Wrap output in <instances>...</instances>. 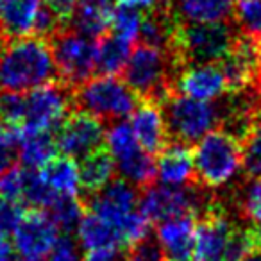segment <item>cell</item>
Returning a JSON list of instances; mask_svg holds the SVG:
<instances>
[{"mask_svg":"<svg viewBox=\"0 0 261 261\" xmlns=\"http://www.w3.org/2000/svg\"><path fill=\"white\" fill-rule=\"evenodd\" d=\"M58 75L50 43L45 38L27 36L15 40L0 52V91H33L54 83Z\"/></svg>","mask_w":261,"mask_h":261,"instance_id":"1","label":"cell"},{"mask_svg":"<svg viewBox=\"0 0 261 261\" xmlns=\"http://www.w3.org/2000/svg\"><path fill=\"white\" fill-rule=\"evenodd\" d=\"M181 72L170 52L140 43L133 50L125 68L123 83L135 91L140 102L163 106L174 91L175 75Z\"/></svg>","mask_w":261,"mask_h":261,"instance_id":"2","label":"cell"},{"mask_svg":"<svg viewBox=\"0 0 261 261\" xmlns=\"http://www.w3.org/2000/svg\"><path fill=\"white\" fill-rule=\"evenodd\" d=\"M238 34L229 22L181 23L175 29L170 54L181 70L193 65H217L231 52Z\"/></svg>","mask_w":261,"mask_h":261,"instance_id":"3","label":"cell"},{"mask_svg":"<svg viewBox=\"0 0 261 261\" xmlns=\"http://www.w3.org/2000/svg\"><path fill=\"white\" fill-rule=\"evenodd\" d=\"M197 181L210 190L224 188L242 170V143L222 129L211 130L193 150Z\"/></svg>","mask_w":261,"mask_h":261,"instance_id":"4","label":"cell"},{"mask_svg":"<svg viewBox=\"0 0 261 261\" xmlns=\"http://www.w3.org/2000/svg\"><path fill=\"white\" fill-rule=\"evenodd\" d=\"M140 98L118 77L97 75L73 90V106L102 120L120 122L130 116L138 108Z\"/></svg>","mask_w":261,"mask_h":261,"instance_id":"5","label":"cell"},{"mask_svg":"<svg viewBox=\"0 0 261 261\" xmlns=\"http://www.w3.org/2000/svg\"><path fill=\"white\" fill-rule=\"evenodd\" d=\"M161 109L170 142H179L185 145L199 143L204 136H207L222 123L220 106H215V102L188 98L179 93H172Z\"/></svg>","mask_w":261,"mask_h":261,"instance_id":"6","label":"cell"},{"mask_svg":"<svg viewBox=\"0 0 261 261\" xmlns=\"http://www.w3.org/2000/svg\"><path fill=\"white\" fill-rule=\"evenodd\" d=\"M50 48L61 83L72 90L90 81L91 73L97 72V40L73 29H59L50 36Z\"/></svg>","mask_w":261,"mask_h":261,"instance_id":"7","label":"cell"},{"mask_svg":"<svg viewBox=\"0 0 261 261\" xmlns=\"http://www.w3.org/2000/svg\"><path fill=\"white\" fill-rule=\"evenodd\" d=\"M73 106V90L66 84L50 83L23 97V130L50 133L59 129Z\"/></svg>","mask_w":261,"mask_h":261,"instance_id":"8","label":"cell"},{"mask_svg":"<svg viewBox=\"0 0 261 261\" xmlns=\"http://www.w3.org/2000/svg\"><path fill=\"white\" fill-rule=\"evenodd\" d=\"M106 140L104 125L98 118L88 113L77 111L70 115L59 127L58 150H61L66 158L72 160H84L90 154L102 149Z\"/></svg>","mask_w":261,"mask_h":261,"instance_id":"9","label":"cell"},{"mask_svg":"<svg viewBox=\"0 0 261 261\" xmlns=\"http://www.w3.org/2000/svg\"><path fill=\"white\" fill-rule=\"evenodd\" d=\"M218 65L227 81L229 93L256 86L261 81V43L240 33L231 52Z\"/></svg>","mask_w":261,"mask_h":261,"instance_id":"10","label":"cell"},{"mask_svg":"<svg viewBox=\"0 0 261 261\" xmlns=\"http://www.w3.org/2000/svg\"><path fill=\"white\" fill-rule=\"evenodd\" d=\"M236 224L222 202L213 206L195 225V249L192 261H224L225 247Z\"/></svg>","mask_w":261,"mask_h":261,"instance_id":"11","label":"cell"},{"mask_svg":"<svg viewBox=\"0 0 261 261\" xmlns=\"http://www.w3.org/2000/svg\"><path fill=\"white\" fill-rule=\"evenodd\" d=\"M58 238V227L48 213L41 210H29L13 232V245L22 257L41 259L50 252Z\"/></svg>","mask_w":261,"mask_h":261,"instance_id":"12","label":"cell"},{"mask_svg":"<svg viewBox=\"0 0 261 261\" xmlns=\"http://www.w3.org/2000/svg\"><path fill=\"white\" fill-rule=\"evenodd\" d=\"M138 204L140 195L136 186L129 185L123 179H113L106 188H102L100 192L93 193V195H88L86 199V206L90 213L109 222L116 229L129 215H133L138 210L136 207Z\"/></svg>","mask_w":261,"mask_h":261,"instance_id":"13","label":"cell"},{"mask_svg":"<svg viewBox=\"0 0 261 261\" xmlns=\"http://www.w3.org/2000/svg\"><path fill=\"white\" fill-rule=\"evenodd\" d=\"M174 91L188 98L213 102L229 93L227 81L220 65H193L186 66L175 75Z\"/></svg>","mask_w":261,"mask_h":261,"instance_id":"14","label":"cell"},{"mask_svg":"<svg viewBox=\"0 0 261 261\" xmlns=\"http://www.w3.org/2000/svg\"><path fill=\"white\" fill-rule=\"evenodd\" d=\"M129 123L145 152L160 154L170 142L163 109L154 102H140L136 111L130 115Z\"/></svg>","mask_w":261,"mask_h":261,"instance_id":"15","label":"cell"},{"mask_svg":"<svg viewBox=\"0 0 261 261\" xmlns=\"http://www.w3.org/2000/svg\"><path fill=\"white\" fill-rule=\"evenodd\" d=\"M238 0H165L170 15L181 23H224L234 16Z\"/></svg>","mask_w":261,"mask_h":261,"instance_id":"16","label":"cell"},{"mask_svg":"<svg viewBox=\"0 0 261 261\" xmlns=\"http://www.w3.org/2000/svg\"><path fill=\"white\" fill-rule=\"evenodd\" d=\"M156 168L158 179L163 186L179 188L197 182L193 150L185 143L168 142L167 147L158 154Z\"/></svg>","mask_w":261,"mask_h":261,"instance_id":"17","label":"cell"},{"mask_svg":"<svg viewBox=\"0 0 261 261\" xmlns=\"http://www.w3.org/2000/svg\"><path fill=\"white\" fill-rule=\"evenodd\" d=\"M195 217H179L158 225L156 240L167 261H192L195 249Z\"/></svg>","mask_w":261,"mask_h":261,"instance_id":"18","label":"cell"},{"mask_svg":"<svg viewBox=\"0 0 261 261\" xmlns=\"http://www.w3.org/2000/svg\"><path fill=\"white\" fill-rule=\"evenodd\" d=\"M41 0H0V34L4 40L34 34L41 13Z\"/></svg>","mask_w":261,"mask_h":261,"instance_id":"19","label":"cell"},{"mask_svg":"<svg viewBox=\"0 0 261 261\" xmlns=\"http://www.w3.org/2000/svg\"><path fill=\"white\" fill-rule=\"evenodd\" d=\"M116 0H81L70 18V29L91 40H100L111 27Z\"/></svg>","mask_w":261,"mask_h":261,"instance_id":"20","label":"cell"},{"mask_svg":"<svg viewBox=\"0 0 261 261\" xmlns=\"http://www.w3.org/2000/svg\"><path fill=\"white\" fill-rule=\"evenodd\" d=\"M177 25L179 23L174 20V16L170 15V11L163 2V4H160L158 8L150 9L143 15L142 29H140L142 43L170 52Z\"/></svg>","mask_w":261,"mask_h":261,"instance_id":"21","label":"cell"},{"mask_svg":"<svg viewBox=\"0 0 261 261\" xmlns=\"http://www.w3.org/2000/svg\"><path fill=\"white\" fill-rule=\"evenodd\" d=\"M18 158L27 170H41L56 156L58 143L50 133L43 130H23L20 133Z\"/></svg>","mask_w":261,"mask_h":261,"instance_id":"22","label":"cell"},{"mask_svg":"<svg viewBox=\"0 0 261 261\" xmlns=\"http://www.w3.org/2000/svg\"><path fill=\"white\" fill-rule=\"evenodd\" d=\"M77 236H79L81 247H84L88 252L108 249L116 250L120 245H123L118 229L93 213L84 215L79 227H77Z\"/></svg>","mask_w":261,"mask_h":261,"instance_id":"23","label":"cell"},{"mask_svg":"<svg viewBox=\"0 0 261 261\" xmlns=\"http://www.w3.org/2000/svg\"><path fill=\"white\" fill-rule=\"evenodd\" d=\"M116 172V165L113 161L111 154L108 150L100 149L97 152L90 154L79 163V177H81V188L88 193L100 192L102 188L113 181V175Z\"/></svg>","mask_w":261,"mask_h":261,"instance_id":"24","label":"cell"},{"mask_svg":"<svg viewBox=\"0 0 261 261\" xmlns=\"http://www.w3.org/2000/svg\"><path fill=\"white\" fill-rule=\"evenodd\" d=\"M133 54V41L116 34H106L97 40V72L100 75L116 77L123 72Z\"/></svg>","mask_w":261,"mask_h":261,"instance_id":"25","label":"cell"},{"mask_svg":"<svg viewBox=\"0 0 261 261\" xmlns=\"http://www.w3.org/2000/svg\"><path fill=\"white\" fill-rule=\"evenodd\" d=\"M40 174L47 181L56 195L77 197L81 192V177L79 165L72 158H54L45 168H41Z\"/></svg>","mask_w":261,"mask_h":261,"instance_id":"26","label":"cell"},{"mask_svg":"<svg viewBox=\"0 0 261 261\" xmlns=\"http://www.w3.org/2000/svg\"><path fill=\"white\" fill-rule=\"evenodd\" d=\"M106 145L115 165L123 163L143 150L127 122H116L106 130Z\"/></svg>","mask_w":261,"mask_h":261,"instance_id":"27","label":"cell"},{"mask_svg":"<svg viewBox=\"0 0 261 261\" xmlns=\"http://www.w3.org/2000/svg\"><path fill=\"white\" fill-rule=\"evenodd\" d=\"M47 213L56 227L68 234L79 227L81 220L84 218V206L77 197L58 195L47 207Z\"/></svg>","mask_w":261,"mask_h":261,"instance_id":"28","label":"cell"},{"mask_svg":"<svg viewBox=\"0 0 261 261\" xmlns=\"http://www.w3.org/2000/svg\"><path fill=\"white\" fill-rule=\"evenodd\" d=\"M242 170L249 179H261V116L242 142Z\"/></svg>","mask_w":261,"mask_h":261,"instance_id":"29","label":"cell"},{"mask_svg":"<svg viewBox=\"0 0 261 261\" xmlns=\"http://www.w3.org/2000/svg\"><path fill=\"white\" fill-rule=\"evenodd\" d=\"M23 170L25 172H23L22 200L33 210L48 207L58 195L52 192V188L47 185V181L40 174V170H27V168H23Z\"/></svg>","mask_w":261,"mask_h":261,"instance_id":"30","label":"cell"},{"mask_svg":"<svg viewBox=\"0 0 261 261\" xmlns=\"http://www.w3.org/2000/svg\"><path fill=\"white\" fill-rule=\"evenodd\" d=\"M234 20L243 36L261 43V0H238Z\"/></svg>","mask_w":261,"mask_h":261,"instance_id":"31","label":"cell"},{"mask_svg":"<svg viewBox=\"0 0 261 261\" xmlns=\"http://www.w3.org/2000/svg\"><path fill=\"white\" fill-rule=\"evenodd\" d=\"M142 22H143V13L140 9L118 4L115 13H113V20H111L113 34L135 43V40L140 36Z\"/></svg>","mask_w":261,"mask_h":261,"instance_id":"32","label":"cell"},{"mask_svg":"<svg viewBox=\"0 0 261 261\" xmlns=\"http://www.w3.org/2000/svg\"><path fill=\"white\" fill-rule=\"evenodd\" d=\"M236 210L242 218H249L254 224L261 222V179H250L247 186H243Z\"/></svg>","mask_w":261,"mask_h":261,"instance_id":"33","label":"cell"},{"mask_svg":"<svg viewBox=\"0 0 261 261\" xmlns=\"http://www.w3.org/2000/svg\"><path fill=\"white\" fill-rule=\"evenodd\" d=\"M149 231H150V220L140 210H136L133 215H129L118 227V232L123 240V245H129V247L149 238L150 234Z\"/></svg>","mask_w":261,"mask_h":261,"instance_id":"34","label":"cell"},{"mask_svg":"<svg viewBox=\"0 0 261 261\" xmlns=\"http://www.w3.org/2000/svg\"><path fill=\"white\" fill-rule=\"evenodd\" d=\"M20 133H22V127L0 123V174H4L13 167L16 145L20 143Z\"/></svg>","mask_w":261,"mask_h":261,"instance_id":"35","label":"cell"},{"mask_svg":"<svg viewBox=\"0 0 261 261\" xmlns=\"http://www.w3.org/2000/svg\"><path fill=\"white\" fill-rule=\"evenodd\" d=\"M23 168L11 167L4 174H0V200L18 202L23 192Z\"/></svg>","mask_w":261,"mask_h":261,"instance_id":"36","label":"cell"},{"mask_svg":"<svg viewBox=\"0 0 261 261\" xmlns=\"http://www.w3.org/2000/svg\"><path fill=\"white\" fill-rule=\"evenodd\" d=\"M254 250L252 240H250L249 229H242L236 225L234 231L229 236L227 247H225L224 261H243Z\"/></svg>","mask_w":261,"mask_h":261,"instance_id":"37","label":"cell"},{"mask_svg":"<svg viewBox=\"0 0 261 261\" xmlns=\"http://www.w3.org/2000/svg\"><path fill=\"white\" fill-rule=\"evenodd\" d=\"M0 118L2 123L22 127L23 122V95L2 93L0 95Z\"/></svg>","mask_w":261,"mask_h":261,"instance_id":"38","label":"cell"},{"mask_svg":"<svg viewBox=\"0 0 261 261\" xmlns=\"http://www.w3.org/2000/svg\"><path fill=\"white\" fill-rule=\"evenodd\" d=\"M123 261H167V257L158 240H152L149 236L143 242L129 247L127 254L123 256Z\"/></svg>","mask_w":261,"mask_h":261,"instance_id":"39","label":"cell"},{"mask_svg":"<svg viewBox=\"0 0 261 261\" xmlns=\"http://www.w3.org/2000/svg\"><path fill=\"white\" fill-rule=\"evenodd\" d=\"M47 261H83L81 243L70 234H61L47 254Z\"/></svg>","mask_w":261,"mask_h":261,"instance_id":"40","label":"cell"},{"mask_svg":"<svg viewBox=\"0 0 261 261\" xmlns=\"http://www.w3.org/2000/svg\"><path fill=\"white\" fill-rule=\"evenodd\" d=\"M79 2L81 0H45L47 8L54 13L56 18L61 23L70 22V18H72L73 13H75Z\"/></svg>","mask_w":261,"mask_h":261,"instance_id":"41","label":"cell"},{"mask_svg":"<svg viewBox=\"0 0 261 261\" xmlns=\"http://www.w3.org/2000/svg\"><path fill=\"white\" fill-rule=\"evenodd\" d=\"M83 261H123V257L120 256L115 249H108V250H93V252H88V256L83 257Z\"/></svg>","mask_w":261,"mask_h":261,"instance_id":"42","label":"cell"},{"mask_svg":"<svg viewBox=\"0 0 261 261\" xmlns=\"http://www.w3.org/2000/svg\"><path fill=\"white\" fill-rule=\"evenodd\" d=\"M165 0H118V4L122 6H129V8H136V9H147V11H150V9L158 8L160 4H163Z\"/></svg>","mask_w":261,"mask_h":261,"instance_id":"43","label":"cell"},{"mask_svg":"<svg viewBox=\"0 0 261 261\" xmlns=\"http://www.w3.org/2000/svg\"><path fill=\"white\" fill-rule=\"evenodd\" d=\"M15 245L6 236H0V261H13L15 259Z\"/></svg>","mask_w":261,"mask_h":261,"instance_id":"44","label":"cell"},{"mask_svg":"<svg viewBox=\"0 0 261 261\" xmlns=\"http://www.w3.org/2000/svg\"><path fill=\"white\" fill-rule=\"evenodd\" d=\"M249 234H250V240H252L254 249L261 250V222H256L254 225H250Z\"/></svg>","mask_w":261,"mask_h":261,"instance_id":"45","label":"cell"},{"mask_svg":"<svg viewBox=\"0 0 261 261\" xmlns=\"http://www.w3.org/2000/svg\"><path fill=\"white\" fill-rule=\"evenodd\" d=\"M243 261H261V250H257V249H254L252 252L249 254V256L245 257Z\"/></svg>","mask_w":261,"mask_h":261,"instance_id":"46","label":"cell"},{"mask_svg":"<svg viewBox=\"0 0 261 261\" xmlns=\"http://www.w3.org/2000/svg\"><path fill=\"white\" fill-rule=\"evenodd\" d=\"M20 261H40V259H33V257H22Z\"/></svg>","mask_w":261,"mask_h":261,"instance_id":"47","label":"cell"},{"mask_svg":"<svg viewBox=\"0 0 261 261\" xmlns=\"http://www.w3.org/2000/svg\"><path fill=\"white\" fill-rule=\"evenodd\" d=\"M0 236H2V232H0Z\"/></svg>","mask_w":261,"mask_h":261,"instance_id":"48","label":"cell"},{"mask_svg":"<svg viewBox=\"0 0 261 261\" xmlns=\"http://www.w3.org/2000/svg\"><path fill=\"white\" fill-rule=\"evenodd\" d=\"M259 84H261V81H259Z\"/></svg>","mask_w":261,"mask_h":261,"instance_id":"49","label":"cell"}]
</instances>
